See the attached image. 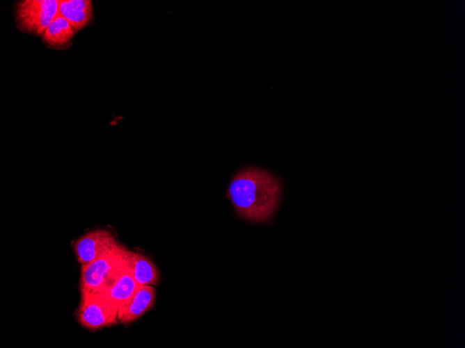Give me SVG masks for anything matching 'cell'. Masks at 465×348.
<instances>
[{
    "label": "cell",
    "instance_id": "obj_5",
    "mask_svg": "<svg viewBox=\"0 0 465 348\" xmlns=\"http://www.w3.org/2000/svg\"><path fill=\"white\" fill-rule=\"evenodd\" d=\"M118 241L107 229H95L78 238L74 245L77 261L84 265L93 261Z\"/></svg>",
    "mask_w": 465,
    "mask_h": 348
},
{
    "label": "cell",
    "instance_id": "obj_6",
    "mask_svg": "<svg viewBox=\"0 0 465 348\" xmlns=\"http://www.w3.org/2000/svg\"><path fill=\"white\" fill-rule=\"evenodd\" d=\"M155 301V290L152 285H139L131 297L118 307V320L128 324L147 312Z\"/></svg>",
    "mask_w": 465,
    "mask_h": 348
},
{
    "label": "cell",
    "instance_id": "obj_7",
    "mask_svg": "<svg viewBox=\"0 0 465 348\" xmlns=\"http://www.w3.org/2000/svg\"><path fill=\"white\" fill-rule=\"evenodd\" d=\"M58 13L79 31L89 24L93 17L92 3L89 0H59Z\"/></svg>",
    "mask_w": 465,
    "mask_h": 348
},
{
    "label": "cell",
    "instance_id": "obj_10",
    "mask_svg": "<svg viewBox=\"0 0 465 348\" xmlns=\"http://www.w3.org/2000/svg\"><path fill=\"white\" fill-rule=\"evenodd\" d=\"M74 33L75 31L70 24L57 13L45 29L42 41L47 46L60 49L70 44Z\"/></svg>",
    "mask_w": 465,
    "mask_h": 348
},
{
    "label": "cell",
    "instance_id": "obj_3",
    "mask_svg": "<svg viewBox=\"0 0 465 348\" xmlns=\"http://www.w3.org/2000/svg\"><path fill=\"white\" fill-rule=\"evenodd\" d=\"M118 306L102 292L82 293L77 312L78 323L95 331L117 324Z\"/></svg>",
    "mask_w": 465,
    "mask_h": 348
},
{
    "label": "cell",
    "instance_id": "obj_4",
    "mask_svg": "<svg viewBox=\"0 0 465 348\" xmlns=\"http://www.w3.org/2000/svg\"><path fill=\"white\" fill-rule=\"evenodd\" d=\"M57 13V0H24L15 7L17 27L35 35H43Z\"/></svg>",
    "mask_w": 465,
    "mask_h": 348
},
{
    "label": "cell",
    "instance_id": "obj_9",
    "mask_svg": "<svg viewBox=\"0 0 465 348\" xmlns=\"http://www.w3.org/2000/svg\"><path fill=\"white\" fill-rule=\"evenodd\" d=\"M127 264L132 276L139 285H155L159 280V272L154 263L139 252L127 250Z\"/></svg>",
    "mask_w": 465,
    "mask_h": 348
},
{
    "label": "cell",
    "instance_id": "obj_8",
    "mask_svg": "<svg viewBox=\"0 0 465 348\" xmlns=\"http://www.w3.org/2000/svg\"><path fill=\"white\" fill-rule=\"evenodd\" d=\"M139 286L126 262L125 265L111 283L100 292L104 293L119 307L131 297Z\"/></svg>",
    "mask_w": 465,
    "mask_h": 348
},
{
    "label": "cell",
    "instance_id": "obj_1",
    "mask_svg": "<svg viewBox=\"0 0 465 348\" xmlns=\"http://www.w3.org/2000/svg\"><path fill=\"white\" fill-rule=\"evenodd\" d=\"M281 190L278 178L262 168L249 166L233 175L226 197L239 217L253 223H266L278 209Z\"/></svg>",
    "mask_w": 465,
    "mask_h": 348
},
{
    "label": "cell",
    "instance_id": "obj_2",
    "mask_svg": "<svg viewBox=\"0 0 465 348\" xmlns=\"http://www.w3.org/2000/svg\"><path fill=\"white\" fill-rule=\"evenodd\" d=\"M127 250L117 242L100 257L81 265L79 281L81 294L104 290L125 265Z\"/></svg>",
    "mask_w": 465,
    "mask_h": 348
}]
</instances>
